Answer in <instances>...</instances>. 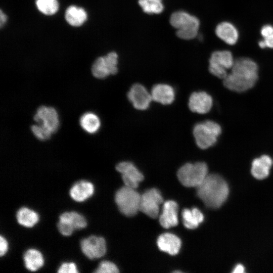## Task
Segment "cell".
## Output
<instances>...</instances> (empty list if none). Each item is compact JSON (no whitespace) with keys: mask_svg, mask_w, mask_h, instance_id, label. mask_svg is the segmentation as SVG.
I'll list each match as a JSON object with an SVG mask.
<instances>
[{"mask_svg":"<svg viewBox=\"0 0 273 273\" xmlns=\"http://www.w3.org/2000/svg\"><path fill=\"white\" fill-rule=\"evenodd\" d=\"M159 249L171 255L177 254L181 247V240L176 235L165 233L160 235L157 241Z\"/></svg>","mask_w":273,"mask_h":273,"instance_id":"e0dca14e","label":"cell"},{"mask_svg":"<svg viewBox=\"0 0 273 273\" xmlns=\"http://www.w3.org/2000/svg\"><path fill=\"white\" fill-rule=\"evenodd\" d=\"M217 37L229 45H234L239 38V32L237 28L231 23L222 22L215 28Z\"/></svg>","mask_w":273,"mask_h":273,"instance_id":"ffe728a7","label":"cell"},{"mask_svg":"<svg viewBox=\"0 0 273 273\" xmlns=\"http://www.w3.org/2000/svg\"><path fill=\"white\" fill-rule=\"evenodd\" d=\"M127 96L133 107L140 110H145L148 108L152 100L151 94L144 86L140 83L133 84Z\"/></svg>","mask_w":273,"mask_h":273,"instance_id":"4fadbf2b","label":"cell"},{"mask_svg":"<svg viewBox=\"0 0 273 273\" xmlns=\"http://www.w3.org/2000/svg\"><path fill=\"white\" fill-rule=\"evenodd\" d=\"M272 164V159L267 155H263L254 159L251 164L252 175L257 179L266 178L269 174Z\"/></svg>","mask_w":273,"mask_h":273,"instance_id":"d6986e66","label":"cell"},{"mask_svg":"<svg viewBox=\"0 0 273 273\" xmlns=\"http://www.w3.org/2000/svg\"><path fill=\"white\" fill-rule=\"evenodd\" d=\"M116 169L121 174L125 186L127 187L135 189L144 179L143 174L130 162H121L116 165Z\"/></svg>","mask_w":273,"mask_h":273,"instance_id":"7c38bea8","label":"cell"},{"mask_svg":"<svg viewBox=\"0 0 273 273\" xmlns=\"http://www.w3.org/2000/svg\"><path fill=\"white\" fill-rule=\"evenodd\" d=\"M141 198L135 189L125 186L116 192L115 201L121 213L131 217L140 211Z\"/></svg>","mask_w":273,"mask_h":273,"instance_id":"8992f818","label":"cell"},{"mask_svg":"<svg viewBox=\"0 0 273 273\" xmlns=\"http://www.w3.org/2000/svg\"><path fill=\"white\" fill-rule=\"evenodd\" d=\"M245 271V268L242 264H238L234 268L233 272L242 273Z\"/></svg>","mask_w":273,"mask_h":273,"instance_id":"e575fe53","label":"cell"},{"mask_svg":"<svg viewBox=\"0 0 273 273\" xmlns=\"http://www.w3.org/2000/svg\"><path fill=\"white\" fill-rule=\"evenodd\" d=\"M94 190V186L92 183L81 180L72 185L69 191V195L73 200L81 202L92 197Z\"/></svg>","mask_w":273,"mask_h":273,"instance_id":"2e32d148","label":"cell"},{"mask_svg":"<svg viewBox=\"0 0 273 273\" xmlns=\"http://www.w3.org/2000/svg\"><path fill=\"white\" fill-rule=\"evenodd\" d=\"M16 219L20 225L26 228H32L39 221L38 213L28 207L20 208L17 212Z\"/></svg>","mask_w":273,"mask_h":273,"instance_id":"603a6c76","label":"cell"},{"mask_svg":"<svg viewBox=\"0 0 273 273\" xmlns=\"http://www.w3.org/2000/svg\"><path fill=\"white\" fill-rule=\"evenodd\" d=\"M0 17H1L0 25H1V27H2L6 23L7 19V17L6 15V14L3 12L2 10H1Z\"/></svg>","mask_w":273,"mask_h":273,"instance_id":"d590c367","label":"cell"},{"mask_svg":"<svg viewBox=\"0 0 273 273\" xmlns=\"http://www.w3.org/2000/svg\"><path fill=\"white\" fill-rule=\"evenodd\" d=\"M212 105L211 96L205 92H194L189 98V107L193 112L206 114L210 110Z\"/></svg>","mask_w":273,"mask_h":273,"instance_id":"5bb4252c","label":"cell"},{"mask_svg":"<svg viewBox=\"0 0 273 273\" xmlns=\"http://www.w3.org/2000/svg\"><path fill=\"white\" fill-rule=\"evenodd\" d=\"M198 197L208 208H219L226 200L229 188L226 181L217 174H208L196 188Z\"/></svg>","mask_w":273,"mask_h":273,"instance_id":"7a4b0ae2","label":"cell"},{"mask_svg":"<svg viewBox=\"0 0 273 273\" xmlns=\"http://www.w3.org/2000/svg\"><path fill=\"white\" fill-rule=\"evenodd\" d=\"M59 273H77L78 270L75 263L72 262H65L61 264L58 268Z\"/></svg>","mask_w":273,"mask_h":273,"instance_id":"1f68e13d","label":"cell"},{"mask_svg":"<svg viewBox=\"0 0 273 273\" xmlns=\"http://www.w3.org/2000/svg\"><path fill=\"white\" fill-rule=\"evenodd\" d=\"M183 222L184 226L189 229L197 228L204 220L202 212L197 208L192 209L185 208L182 211Z\"/></svg>","mask_w":273,"mask_h":273,"instance_id":"7402d4cb","label":"cell"},{"mask_svg":"<svg viewBox=\"0 0 273 273\" xmlns=\"http://www.w3.org/2000/svg\"><path fill=\"white\" fill-rule=\"evenodd\" d=\"M170 23L177 29L176 34L180 38L190 40L198 35L200 26L199 19L185 11L173 13L170 16Z\"/></svg>","mask_w":273,"mask_h":273,"instance_id":"3957f363","label":"cell"},{"mask_svg":"<svg viewBox=\"0 0 273 273\" xmlns=\"http://www.w3.org/2000/svg\"><path fill=\"white\" fill-rule=\"evenodd\" d=\"M71 225L74 230H81L87 225L85 217L81 214L75 212H65L59 216V220Z\"/></svg>","mask_w":273,"mask_h":273,"instance_id":"d4e9b609","label":"cell"},{"mask_svg":"<svg viewBox=\"0 0 273 273\" xmlns=\"http://www.w3.org/2000/svg\"><path fill=\"white\" fill-rule=\"evenodd\" d=\"M35 4L37 9L46 15L55 14L59 9L57 0H36Z\"/></svg>","mask_w":273,"mask_h":273,"instance_id":"83f0119b","label":"cell"},{"mask_svg":"<svg viewBox=\"0 0 273 273\" xmlns=\"http://www.w3.org/2000/svg\"><path fill=\"white\" fill-rule=\"evenodd\" d=\"M208 166L205 162L187 163L179 168L177 176L183 186L197 188L208 175Z\"/></svg>","mask_w":273,"mask_h":273,"instance_id":"5b68a950","label":"cell"},{"mask_svg":"<svg viewBox=\"0 0 273 273\" xmlns=\"http://www.w3.org/2000/svg\"><path fill=\"white\" fill-rule=\"evenodd\" d=\"M23 259L25 267L31 271L37 270L44 264V260L42 253L34 248L29 249L25 251Z\"/></svg>","mask_w":273,"mask_h":273,"instance_id":"44dd1931","label":"cell"},{"mask_svg":"<svg viewBox=\"0 0 273 273\" xmlns=\"http://www.w3.org/2000/svg\"><path fill=\"white\" fill-rule=\"evenodd\" d=\"M139 4L143 11L149 14H160L164 9L162 0H139Z\"/></svg>","mask_w":273,"mask_h":273,"instance_id":"4316f807","label":"cell"},{"mask_svg":"<svg viewBox=\"0 0 273 273\" xmlns=\"http://www.w3.org/2000/svg\"><path fill=\"white\" fill-rule=\"evenodd\" d=\"M31 130L35 137L40 141L48 140L52 134L49 130L39 124L32 125L31 126Z\"/></svg>","mask_w":273,"mask_h":273,"instance_id":"4dcf8cb0","label":"cell"},{"mask_svg":"<svg viewBox=\"0 0 273 273\" xmlns=\"http://www.w3.org/2000/svg\"><path fill=\"white\" fill-rule=\"evenodd\" d=\"M34 120L52 133L55 132L59 126L57 112L51 107H39L34 116Z\"/></svg>","mask_w":273,"mask_h":273,"instance_id":"8fae6325","label":"cell"},{"mask_svg":"<svg viewBox=\"0 0 273 273\" xmlns=\"http://www.w3.org/2000/svg\"><path fill=\"white\" fill-rule=\"evenodd\" d=\"M96 273H117L119 269L117 266L110 261H103L94 271Z\"/></svg>","mask_w":273,"mask_h":273,"instance_id":"f546056e","label":"cell"},{"mask_svg":"<svg viewBox=\"0 0 273 273\" xmlns=\"http://www.w3.org/2000/svg\"><path fill=\"white\" fill-rule=\"evenodd\" d=\"M193 133L198 147L206 149L216 143L221 133V128L214 121L206 120L195 124Z\"/></svg>","mask_w":273,"mask_h":273,"instance_id":"277c9868","label":"cell"},{"mask_svg":"<svg viewBox=\"0 0 273 273\" xmlns=\"http://www.w3.org/2000/svg\"><path fill=\"white\" fill-rule=\"evenodd\" d=\"M57 228L59 232L65 236H70L75 230L71 225L60 220L57 223Z\"/></svg>","mask_w":273,"mask_h":273,"instance_id":"d6a6232c","label":"cell"},{"mask_svg":"<svg viewBox=\"0 0 273 273\" xmlns=\"http://www.w3.org/2000/svg\"><path fill=\"white\" fill-rule=\"evenodd\" d=\"M118 55L112 52L106 56L97 58L94 62L92 72L96 78H104L110 74H115L118 71Z\"/></svg>","mask_w":273,"mask_h":273,"instance_id":"ba28073f","label":"cell"},{"mask_svg":"<svg viewBox=\"0 0 273 273\" xmlns=\"http://www.w3.org/2000/svg\"><path fill=\"white\" fill-rule=\"evenodd\" d=\"M178 204L173 200L165 201L163 206L162 212L159 217L161 225L168 229L177 225Z\"/></svg>","mask_w":273,"mask_h":273,"instance_id":"9a60e30c","label":"cell"},{"mask_svg":"<svg viewBox=\"0 0 273 273\" xmlns=\"http://www.w3.org/2000/svg\"><path fill=\"white\" fill-rule=\"evenodd\" d=\"M260 33L266 48L273 49V26L271 25H264L261 29Z\"/></svg>","mask_w":273,"mask_h":273,"instance_id":"f1b7e54d","label":"cell"},{"mask_svg":"<svg viewBox=\"0 0 273 273\" xmlns=\"http://www.w3.org/2000/svg\"><path fill=\"white\" fill-rule=\"evenodd\" d=\"M81 127L89 133H94L99 129L101 125L100 119L97 115L92 112L83 114L80 118Z\"/></svg>","mask_w":273,"mask_h":273,"instance_id":"484cf974","label":"cell"},{"mask_svg":"<svg viewBox=\"0 0 273 273\" xmlns=\"http://www.w3.org/2000/svg\"><path fill=\"white\" fill-rule=\"evenodd\" d=\"M65 17L66 21L70 25L79 26L86 21L87 13L82 8L71 6L66 9Z\"/></svg>","mask_w":273,"mask_h":273,"instance_id":"cb8c5ba5","label":"cell"},{"mask_svg":"<svg viewBox=\"0 0 273 273\" xmlns=\"http://www.w3.org/2000/svg\"><path fill=\"white\" fill-rule=\"evenodd\" d=\"M163 202V197L158 190L155 188L148 190L141 195L140 211L150 217L155 218Z\"/></svg>","mask_w":273,"mask_h":273,"instance_id":"9c48e42d","label":"cell"},{"mask_svg":"<svg viewBox=\"0 0 273 273\" xmlns=\"http://www.w3.org/2000/svg\"><path fill=\"white\" fill-rule=\"evenodd\" d=\"M258 66L252 59L240 58L235 60L231 72L223 79L228 89L241 93L252 88L258 79Z\"/></svg>","mask_w":273,"mask_h":273,"instance_id":"6da1fadb","label":"cell"},{"mask_svg":"<svg viewBox=\"0 0 273 273\" xmlns=\"http://www.w3.org/2000/svg\"><path fill=\"white\" fill-rule=\"evenodd\" d=\"M151 95L154 101L163 105H168L173 102L175 92L171 86L165 83H159L153 86Z\"/></svg>","mask_w":273,"mask_h":273,"instance_id":"ac0fdd59","label":"cell"},{"mask_svg":"<svg viewBox=\"0 0 273 273\" xmlns=\"http://www.w3.org/2000/svg\"><path fill=\"white\" fill-rule=\"evenodd\" d=\"M234 62L230 51H215L212 53L209 59V71L215 76L223 79L228 74V70L232 68Z\"/></svg>","mask_w":273,"mask_h":273,"instance_id":"52a82bcc","label":"cell"},{"mask_svg":"<svg viewBox=\"0 0 273 273\" xmlns=\"http://www.w3.org/2000/svg\"><path fill=\"white\" fill-rule=\"evenodd\" d=\"M82 252L90 259L102 257L106 253V243L102 237L90 236L83 239L80 242Z\"/></svg>","mask_w":273,"mask_h":273,"instance_id":"30bf717a","label":"cell"},{"mask_svg":"<svg viewBox=\"0 0 273 273\" xmlns=\"http://www.w3.org/2000/svg\"><path fill=\"white\" fill-rule=\"evenodd\" d=\"M8 250V243L7 240L3 236H0V255L1 257L5 255Z\"/></svg>","mask_w":273,"mask_h":273,"instance_id":"836d02e7","label":"cell"}]
</instances>
